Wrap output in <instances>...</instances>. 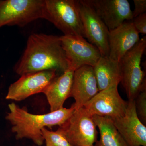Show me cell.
Returning a JSON list of instances; mask_svg holds the SVG:
<instances>
[{"label":"cell","mask_w":146,"mask_h":146,"mask_svg":"<svg viewBox=\"0 0 146 146\" xmlns=\"http://www.w3.org/2000/svg\"><path fill=\"white\" fill-rule=\"evenodd\" d=\"M69 69L60 37L44 33L29 36L21 59L15 66L20 76L48 70L63 72Z\"/></svg>","instance_id":"obj_1"},{"label":"cell","mask_w":146,"mask_h":146,"mask_svg":"<svg viewBox=\"0 0 146 146\" xmlns=\"http://www.w3.org/2000/svg\"><path fill=\"white\" fill-rule=\"evenodd\" d=\"M9 112L6 116L12 125L11 131L17 140L27 138L37 145L42 146L44 142L42 130L44 128L59 126L64 124L75 110L73 104L70 108L63 107L54 112L44 115H34L21 108L12 102L8 105Z\"/></svg>","instance_id":"obj_2"},{"label":"cell","mask_w":146,"mask_h":146,"mask_svg":"<svg viewBox=\"0 0 146 146\" xmlns=\"http://www.w3.org/2000/svg\"><path fill=\"white\" fill-rule=\"evenodd\" d=\"M146 47V37L145 36L119 62L121 82L128 100H134L141 91L146 89L145 73L141 66L142 56Z\"/></svg>","instance_id":"obj_3"},{"label":"cell","mask_w":146,"mask_h":146,"mask_svg":"<svg viewBox=\"0 0 146 146\" xmlns=\"http://www.w3.org/2000/svg\"><path fill=\"white\" fill-rule=\"evenodd\" d=\"M65 35L85 38L83 25L75 0H45L44 18Z\"/></svg>","instance_id":"obj_4"},{"label":"cell","mask_w":146,"mask_h":146,"mask_svg":"<svg viewBox=\"0 0 146 146\" xmlns=\"http://www.w3.org/2000/svg\"><path fill=\"white\" fill-rule=\"evenodd\" d=\"M45 0L0 1V28L23 27L44 18Z\"/></svg>","instance_id":"obj_5"},{"label":"cell","mask_w":146,"mask_h":146,"mask_svg":"<svg viewBox=\"0 0 146 146\" xmlns=\"http://www.w3.org/2000/svg\"><path fill=\"white\" fill-rule=\"evenodd\" d=\"M93 116L85 108L76 110L60 129L72 146H94L98 132Z\"/></svg>","instance_id":"obj_6"},{"label":"cell","mask_w":146,"mask_h":146,"mask_svg":"<svg viewBox=\"0 0 146 146\" xmlns=\"http://www.w3.org/2000/svg\"><path fill=\"white\" fill-rule=\"evenodd\" d=\"M77 5L84 30L85 38L99 50L102 56L109 54V31L95 11L85 0L76 1Z\"/></svg>","instance_id":"obj_7"},{"label":"cell","mask_w":146,"mask_h":146,"mask_svg":"<svg viewBox=\"0 0 146 146\" xmlns=\"http://www.w3.org/2000/svg\"><path fill=\"white\" fill-rule=\"evenodd\" d=\"M59 37L69 69L75 71L84 65L94 67L102 56L98 48L83 37L65 35Z\"/></svg>","instance_id":"obj_8"},{"label":"cell","mask_w":146,"mask_h":146,"mask_svg":"<svg viewBox=\"0 0 146 146\" xmlns=\"http://www.w3.org/2000/svg\"><path fill=\"white\" fill-rule=\"evenodd\" d=\"M118 86V84H114L99 91L84 107L92 116L97 115L113 119L123 116L127 101L120 96Z\"/></svg>","instance_id":"obj_9"},{"label":"cell","mask_w":146,"mask_h":146,"mask_svg":"<svg viewBox=\"0 0 146 146\" xmlns=\"http://www.w3.org/2000/svg\"><path fill=\"white\" fill-rule=\"evenodd\" d=\"M56 72L54 70H48L21 76L18 80L9 86L6 99L21 101L32 95L42 93L56 76Z\"/></svg>","instance_id":"obj_10"},{"label":"cell","mask_w":146,"mask_h":146,"mask_svg":"<svg viewBox=\"0 0 146 146\" xmlns=\"http://www.w3.org/2000/svg\"><path fill=\"white\" fill-rule=\"evenodd\" d=\"M103 21L109 31L125 21H132V11L127 0H85Z\"/></svg>","instance_id":"obj_11"},{"label":"cell","mask_w":146,"mask_h":146,"mask_svg":"<svg viewBox=\"0 0 146 146\" xmlns=\"http://www.w3.org/2000/svg\"><path fill=\"white\" fill-rule=\"evenodd\" d=\"M112 120L129 146H146V125L138 117L134 100H128L123 116Z\"/></svg>","instance_id":"obj_12"},{"label":"cell","mask_w":146,"mask_h":146,"mask_svg":"<svg viewBox=\"0 0 146 146\" xmlns=\"http://www.w3.org/2000/svg\"><path fill=\"white\" fill-rule=\"evenodd\" d=\"M140 39L139 33L133 26L132 21H125L117 27L109 31L108 57L114 61L119 62Z\"/></svg>","instance_id":"obj_13"},{"label":"cell","mask_w":146,"mask_h":146,"mask_svg":"<svg viewBox=\"0 0 146 146\" xmlns=\"http://www.w3.org/2000/svg\"><path fill=\"white\" fill-rule=\"evenodd\" d=\"M99 92L93 67L84 65L74 71L71 97L75 100L76 110L83 107Z\"/></svg>","instance_id":"obj_14"},{"label":"cell","mask_w":146,"mask_h":146,"mask_svg":"<svg viewBox=\"0 0 146 146\" xmlns=\"http://www.w3.org/2000/svg\"><path fill=\"white\" fill-rule=\"evenodd\" d=\"M74 72L69 69L64 71L55 77L42 92L50 105V112L63 108L66 100L71 97Z\"/></svg>","instance_id":"obj_15"},{"label":"cell","mask_w":146,"mask_h":146,"mask_svg":"<svg viewBox=\"0 0 146 146\" xmlns=\"http://www.w3.org/2000/svg\"><path fill=\"white\" fill-rule=\"evenodd\" d=\"M99 91L107 89L114 84L119 85L121 81L119 62L102 56L94 67Z\"/></svg>","instance_id":"obj_16"},{"label":"cell","mask_w":146,"mask_h":146,"mask_svg":"<svg viewBox=\"0 0 146 146\" xmlns=\"http://www.w3.org/2000/svg\"><path fill=\"white\" fill-rule=\"evenodd\" d=\"M93 117L100 134V140L96 141V146H129L111 118L97 115Z\"/></svg>","instance_id":"obj_17"},{"label":"cell","mask_w":146,"mask_h":146,"mask_svg":"<svg viewBox=\"0 0 146 146\" xmlns=\"http://www.w3.org/2000/svg\"><path fill=\"white\" fill-rule=\"evenodd\" d=\"M42 133L46 146H72L58 129L56 131H51L44 128Z\"/></svg>","instance_id":"obj_18"},{"label":"cell","mask_w":146,"mask_h":146,"mask_svg":"<svg viewBox=\"0 0 146 146\" xmlns=\"http://www.w3.org/2000/svg\"><path fill=\"white\" fill-rule=\"evenodd\" d=\"M136 113L141 122L146 124V89L140 92L135 100Z\"/></svg>","instance_id":"obj_19"},{"label":"cell","mask_w":146,"mask_h":146,"mask_svg":"<svg viewBox=\"0 0 146 146\" xmlns=\"http://www.w3.org/2000/svg\"><path fill=\"white\" fill-rule=\"evenodd\" d=\"M133 26L138 33L146 34V13L139 15L132 21Z\"/></svg>","instance_id":"obj_20"},{"label":"cell","mask_w":146,"mask_h":146,"mask_svg":"<svg viewBox=\"0 0 146 146\" xmlns=\"http://www.w3.org/2000/svg\"><path fill=\"white\" fill-rule=\"evenodd\" d=\"M133 3L134 9L132 11L133 18L141 14L146 13V0H133Z\"/></svg>","instance_id":"obj_21"}]
</instances>
